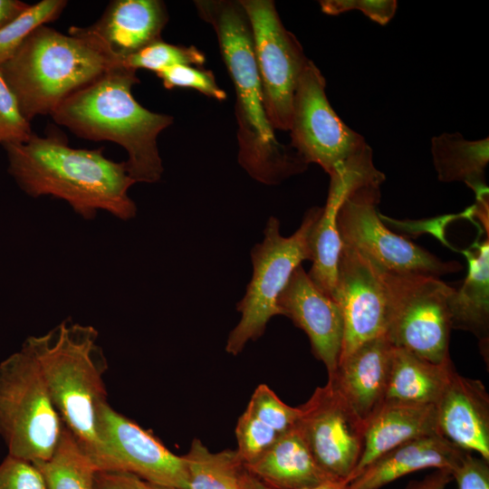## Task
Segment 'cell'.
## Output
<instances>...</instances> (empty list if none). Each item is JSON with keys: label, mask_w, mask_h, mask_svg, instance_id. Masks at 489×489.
<instances>
[{"label": "cell", "mask_w": 489, "mask_h": 489, "mask_svg": "<svg viewBox=\"0 0 489 489\" xmlns=\"http://www.w3.org/2000/svg\"><path fill=\"white\" fill-rule=\"evenodd\" d=\"M323 13L336 15L360 10L374 22L385 25L394 16L398 3L395 0H324L320 1Z\"/></svg>", "instance_id": "e575fe53"}, {"label": "cell", "mask_w": 489, "mask_h": 489, "mask_svg": "<svg viewBox=\"0 0 489 489\" xmlns=\"http://www.w3.org/2000/svg\"><path fill=\"white\" fill-rule=\"evenodd\" d=\"M466 453L439 435L412 439L373 460L349 483V489H379L424 469H446L452 475Z\"/></svg>", "instance_id": "d6986e66"}, {"label": "cell", "mask_w": 489, "mask_h": 489, "mask_svg": "<svg viewBox=\"0 0 489 489\" xmlns=\"http://www.w3.org/2000/svg\"><path fill=\"white\" fill-rule=\"evenodd\" d=\"M325 87L323 75L309 60L294 91L289 130L291 146L300 157L331 176L373 158L365 139L338 117Z\"/></svg>", "instance_id": "9c48e42d"}, {"label": "cell", "mask_w": 489, "mask_h": 489, "mask_svg": "<svg viewBox=\"0 0 489 489\" xmlns=\"http://www.w3.org/2000/svg\"><path fill=\"white\" fill-rule=\"evenodd\" d=\"M273 489H303L333 481L316 462L298 429L283 434L254 463L244 465Z\"/></svg>", "instance_id": "7402d4cb"}, {"label": "cell", "mask_w": 489, "mask_h": 489, "mask_svg": "<svg viewBox=\"0 0 489 489\" xmlns=\"http://www.w3.org/2000/svg\"><path fill=\"white\" fill-rule=\"evenodd\" d=\"M365 424L362 454L350 481L390 449L412 439L438 435L435 405L385 401Z\"/></svg>", "instance_id": "44dd1931"}, {"label": "cell", "mask_w": 489, "mask_h": 489, "mask_svg": "<svg viewBox=\"0 0 489 489\" xmlns=\"http://www.w3.org/2000/svg\"><path fill=\"white\" fill-rule=\"evenodd\" d=\"M475 252L463 251L468 263L467 275L447 300L452 329L473 333L484 355L489 340V241L475 244Z\"/></svg>", "instance_id": "603a6c76"}, {"label": "cell", "mask_w": 489, "mask_h": 489, "mask_svg": "<svg viewBox=\"0 0 489 489\" xmlns=\"http://www.w3.org/2000/svg\"><path fill=\"white\" fill-rule=\"evenodd\" d=\"M277 305L281 315L292 321L308 336L312 351L325 366L328 378L339 365L344 321L339 303L321 292L299 265L281 292Z\"/></svg>", "instance_id": "9a60e30c"}, {"label": "cell", "mask_w": 489, "mask_h": 489, "mask_svg": "<svg viewBox=\"0 0 489 489\" xmlns=\"http://www.w3.org/2000/svg\"><path fill=\"white\" fill-rule=\"evenodd\" d=\"M33 464L41 473L45 489H95L97 470L76 437L64 426L52 455Z\"/></svg>", "instance_id": "484cf974"}, {"label": "cell", "mask_w": 489, "mask_h": 489, "mask_svg": "<svg viewBox=\"0 0 489 489\" xmlns=\"http://www.w3.org/2000/svg\"><path fill=\"white\" fill-rule=\"evenodd\" d=\"M379 187L363 186L340 206L336 221L341 244L357 250L377 267L393 274L439 278L462 270L459 262L442 261L384 225L377 208Z\"/></svg>", "instance_id": "30bf717a"}, {"label": "cell", "mask_w": 489, "mask_h": 489, "mask_svg": "<svg viewBox=\"0 0 489 489\" xmlns=\"http://www.w3.org/2000/svg\"><path fill=\"white\" fill-rule=\"evenodd\" d=\"M245 409L280 435L295 427L300 413L298 407L284 403L266 384L257 386Z\"/></svg>", "instance_id": "f546056e"}, {"label": "cell", "mask_w": 489, "mask_h": 489, "mask_svg": "<svg viewBox=\"0 0 489 489\" xmlns=\"http://www.w3.org/2000/svg\"><path fill=\"white\" fill-rule=\"evenodd\" d=\"M205 60V54L195 46L175 45L160 39L124 58L121 65L158 72L177 64L201 66Z\"/></svg>", "instance_id": "f1b7e54d"}, {"label": "cell", "mask_w": 489, "mask_h": 489, "mask_svg": "<svg viewBox=\"0 0 489 489\" xmlns=\"http://www.w3.org/2000/svg\"><path fill=\"white\" fill-rule=\"evenodd\" d=\"M435 408L440 436L489 461V395L481 380L455 371Z\"/></svg>", "instance_id": "2e32d148"}, {"label": "cell", "mask_w": 489, "mask_h": 489, "mask_svg": "<svg viewBox=\"0 0 489 489\" xmlns=\"http://www.w3.org/2000/svg\"><path fill=\"white\" fill-rule=\"evenodd\" d=\"M431 154L437 178L463 182L476 198L488 196L485 168L489 162V139L467 140L460 133H442L431 139Z\"/></svg>", "instance_id": "d4e9b609"}, {"label": "cell", "mask_w": 489, "mask_h": 489, "mask_svg": "<svg viewBox=\"0 0 489 489\" xmlns=\"http://www.w3.org/2000/svg\"><path fill=\"white\" fill-rule=\"evenodd\" d=\"M62 427L34 358L22 346L0 362V436L8 454L32 463L47 460Z\"/></svg>", "instance_id": "52a82bcc"}, {"label": "cell", "mask_w": 489, "mask_h": 489, "mask_svg": "<svg viewBox=\"0 0 489 489\" xmlns=\"http://www.w3.org/2000/svg\"><path fill=\"white\" fill-rule=\"evenodd\" d=\"M281 436L245 409L235 427V450L244 465L257 460Z\"/></svg>", "instance_id": "4dcf8cb0"}, {"label": "cell", "mask_w": 489, "mask_h": 489, "mask_svg": "<svg viewBox=\"0 0 489 489\" xmlns=\"http://www.w3.org/2000/svg\"><path fill=\"white\" fill-rule=\"evenodd\" d=\"M393 350L385 335L371 339L341 359L328 378L365 423L385 402Z\"/></svg>", "instance_id": "ac0fdd59"}, {"label": "cell", "mask_w": 489, "mask_h": 489, "mask_svg": "<svg viewBox=\"0 0 489 489\" xmlns=\"http://www.w3.org/2000/svg\"><path fill=\"white\" fill-rule=\"evenodd\" d=\"M68 2L43 0L30 6L0 29V65L11 59L30 34L37 27L56 20Z\"/></svg>", "instance_id": "83f0119b"}, {"label": "cell", "mask_w": 489, "mask_h": 489, "mask_svg": "<svg viewBox=\"0 0 489 489\" xmlns=\"http://www.w3.org/2000/svg\"><path fill=\"white\" fill-rule=\"evenodd\" d=\"M195 5L214 28L235 85L239 163L257 181L274 183L292 171L295 153L291 146L277 141L266 119L247 14L240 1L199 0Z\"/></svg>", "instance_id": "3957f363"}, {"label": "cell", "mask_w": 489, "mask_h": 489, "mask_svg": "<svg viewBox=\"0 0 489 489\" xmlns=\"http://www.w3.org/2000/svg\"><path fill=\"white\" fill-rule=\"evenodd\" d=\"M121 65L82 27L64 34L43 24L34 30L0 72L24 117L52 115L69 96Z\"/></svg>", "instance_id": "277c9868"}, {"label": "cell", "mask_w": 489, "mask_h": 489, "mask_svg": "<svg viewBox=\"0 0 489 489\" xmlns=\"http://www.w3.org/2000/svg\"><path fill=\"white\" fill-rule=\"evenodd\" d=\"M241 488L242 489H273L262 482H260L256 477L252 475L245 468L243 471L241 475ZM303 489H349V482L345 480H333L326 482L321 485L303 488Z\"/></svg>", "instance_id": "f35d334b"}, {"label": "cell", "mask_w": 489, "mask_h": 489, "mask_svg": "<svg viewBox=\"0 0 489 489\" xmlns=\"http://www.w3.org/2000/svg\"><path fill=\"white\" fill-rule=\"evenodd\" d=\"M135 70L115 66L64 100L52 113L74 135L120 145L128 154V173L135 182H158L164 171L158 149L159 133L173 123L170 115L150 111L133 97L139 83Z\"/></svg>", "instance_id": "7a4b0ae2"}, {"label": "cell", "mask_w": 489, "mask_h": 489, "mask_svg": "<svg viewBox=\"0 0 489 489\" xmlns=\"http://www.w3.org/2000/svg\"><path fill=\"white\" fill-rule=\"evenodd\" d=\"M452 476L457 489H489V461L466 453Z\"/></svg>", "instance_id": "d590c367"}, {"label": "cell", "mask_w": 489, "mask_h": 489, "mask_svg": "<svg viewBox=\"0 0 489 489\" xmlns=\"http://www.w3.org/2000/svg\"><path fill=\"white\" fill-rule=\"evenodd\" d=\"M149 489H177V488H170V487L157 486V485H152L149 484Z\"/></svg>", "instance_id": "60d3db41"}, {"label": "cell", "mask_w": 489, "mask_h": 489, "mask_svg": "<svg viewBox=\"0 0 489 489\" xmlns=\"http://www.w3.org/2000/svg\"><path fill=\"white\" fill-rule=\"evenodd\" d=\"M240 3L253 31L266 119L273 130H289L294 91L309 59L297 38L283 26L273 1Z\"/></svg>", "instance_id": "7c38bea8"}, {"label": "cell", "mask_w": 489, "mask_h": 489, "mask_svg": "<svg viewBox=\"0 0 489 489\" xmlns=\"http://www.w3.org/2000/svg\"><path fill=\"white\" fill-rule=\"evenodd\" d=\"M156 74L161 79L166 89L190 88L217 101L226 99V93L217 85L215 75L210 70L193 65L177 64Z\"/></svg>", "instance_id": "1f68e13d"}, {"label": "cell", "mask_w": 489, "mask_h": 489, "mask_svg": "<svg viewBox=\"0 0 489 489\" xmlns=\"http://www.w3.org/2000/svg\"><path fill=\"white\" fill-rule=\"evenodd\" d=\"M453 480L451 473L446 469H435L420 480L410 481L405 489H446Z\"/></svg>", "instance_id": "74e56055"}, {"label": "cell", "mask_w": 489, "mask_h": 489, "mask_svg": "<svg viewBox=\"0 0 489 489\" xmlns=\"http://www.w3.org/2000/svg\"><path fill=\"white\" fill-rule=\"evenodd\" d=\"M188 474V489H242L244 469L236 450L211 452L201 440L195 438L183 455Z\"/></svg>", "instance_id": "4316f807"}, {"label": "cell", "mask_w": 489, "mask_h": 489, "mask_svg": "<svg viewBox=\"0 0 489 489\" xmlns=\"http://www.w3.org/2000/svg\"><path fill=\"white\" fill-rule=\"evenodd\" d=\"M95 489H149V484L128 473L97 472Z\"/></svg>", "instance_id": "8d00e7d4"}, {"label": "cell", "mask_w": 489, "mask_h": 489, "mask_svg": "<svg viewBox=\"0 0 489 489\" xmlns=\"http://www.w3.org/2000/svg\"><path fill=\"white\" fill-rule=\"evenodd\" d=\"M0 489H45V484L32 462L8 454L0 463Z\"/></svg>", "instance_id": "836d02e7"}, {"label": "cell", "mask_w": 489, "mask_h": 489, "mask_svg": "<svg viewBox=\"0 0 489 489\" xmlns=\"http://www.w3.org/2000/svg\"><path fill=\"white\" fill-rule=\"evenodd\" d=\"M334 300L344 321L340 360L362 343L385 335L388 312L382 270L357 250L342 244Z\"/></svg>", "instance_id": "5bb4252c"}, {"label": "cell", "mask_w": 489, "mask_h": 489, "mask_svg": "<svg viewBox=\"0 0 489 489\" xmlns=\"http://www.w3.org/2000/svg\"><path fill=\"white\" fill-rule=\"evenodd\" d=\"M30 121L0 72V144L26 142L33 135Z\"/></svg>", "instance_id": "d6a6232c"}, {"label": "cell", "mask_w": 489, "mask_h": 489, "mask_svg": "<svg viewBox=\"0 0 489 489\" xmlns=\"http://www.w3.org/2000/svg\"><path fill=\"white\" fill-rule=\"evenodd\" d=\"M95 435V447L88 456L97 472L128 473L152 485L188 489L184 456L169 451L107 401L98 408Z\"/></svg>", "instance_id": "8fae6325"}, {"label": "cell", "mask_w": 489, "mask_h": 489, "mask_svg": "<svg viewBox=\"0 0 489 489\" xmlns=\"http://www.w3.org/2000/svg\"><path fill=\"white\" fill-rule=\"evenodd\" d=\"M455 371L451 360L434 363L394 347L385 401L436 405Z\"/></svg>", "instance_id": "cb8c5ba5"}, {"label": "cell", "mask_w": 489, "mask_h": 489, "mask_svg": "<svg viewBox=\"0 0 489 489\" xmlns=\"http://www.w3.org/2000/svg\"><path fill=\"white\" fill-rule=\"evenodd\" d=\"M98 337L94 327L67 318L22 345L34 358L63 426L88 455L95 447L98 408L107 401L108 364Z\"/></svg>", "instance_id": "5b68a950"}, {"label": "cell", "mask_w": 489, "mask_h": 489, "mask_svg": "<svg viewBox=\"0 0 489 489\" xmlns=\"http://www.w3.org/2000/svg\"><path fill=\"white\" fill-rule=\"evenodd\" d=\"M326 205L311 233L312 265L308 273L313 283L334 299L341 242L337 229V211L354 190L373 184L372 177L360 169H349L330 177Z\"/></svg>", "instance_id": "ffe728a7"}, {"label": "cell", "mask_w": 489, "mask_h": 489, "mask_svg": "<svg viewBox=\"0 0 489 489\" xmlns=\"http://www.w3.org/2000/svg\"><path fill=\"white\" fill-rule=\"evenodd\" d=\"M388 299L385 337L395 348L434 363L450 361L447 300L453 287L440 278L382 271Z\"/></svg>", "instance_id": "ba28073f"}, {"label": "cell", "mask_w": 489, "mask_h": 489, "mask_svg": "<svg viewBox=\"0 0 489 489\" xmlns=\"http://www.w3.org/2000/svg\"><path fill=\"white\" fill-rule=\"evenodd\" d=\"M30 6L20 0H0V29L11 23Z\"/></svg>", "instance_id": "ab89813d"}, {"label": "cell", "mask_w": 489, "mask_h": 489, "mask_svg": "<svg viewBox=\"0 0 489 489\" xmlns=\"http://www.w3.org/2000/svg\"><path fill=\"white\" fill-rule=\"evenodd\" d=\"M2 146L8 173L28 196L62 199L86 220L93 219L100 210L123 221L136 216L137 206L129 196L136 182L125 161L107 158L102 148H72L56 132L45 137L33 133L26 142Z\"/></svg>", "instance_id": "6da1fadb"}, {"label": "cell", "mask_w": 489, "mask_h": 489, "mask_svg": "<svg viewBox=\"0 0 489 489\" xmlns=\"http://www.w3.org/2000/svg\"><path fill=\"white\" fill-rule=\"evenodd\" d=\"M298 408L295 427L318 465L334 480L350 483L362 454L365 422L329 379Z\"/></svg>", "instance_id": "4fadbf2b"}, {"label": "cell", "mask_w": 489, "mask_h": 489, "mask_svg": "<svg viewBox=\"0 0 489 489\" xmlns=\"http://www.w3.org/2000/svg\"><path fill=\"white\" fill-rule=\"evenodd\" d=\"M322 207L307 210L299 228L290 236L280 233V221L270 216L264 240L251 251L253 274L236 310L241 319L230 331L225 350L238 355L248 341L264 332L269 321L281 315L277 301L293 271L303 261H312L311 233Z\"/></svg>", "instance_id": "8992f818"}, {"label": "cell", "mask_w": 489, "mask_h": 489, "mask_svg": "<svg viewBox=\"0 0 489 489\" xmlns=\"http://www.w3.org/2000/svg\"><path fill=\"white\" fill-rule=\"evenodd\" d=\"M168 20L159 0H113L91 25L82 27L120 64L124 58L160 40Z\"/></svg>", "instance_id": "e0dca14e"}]
</instances>
